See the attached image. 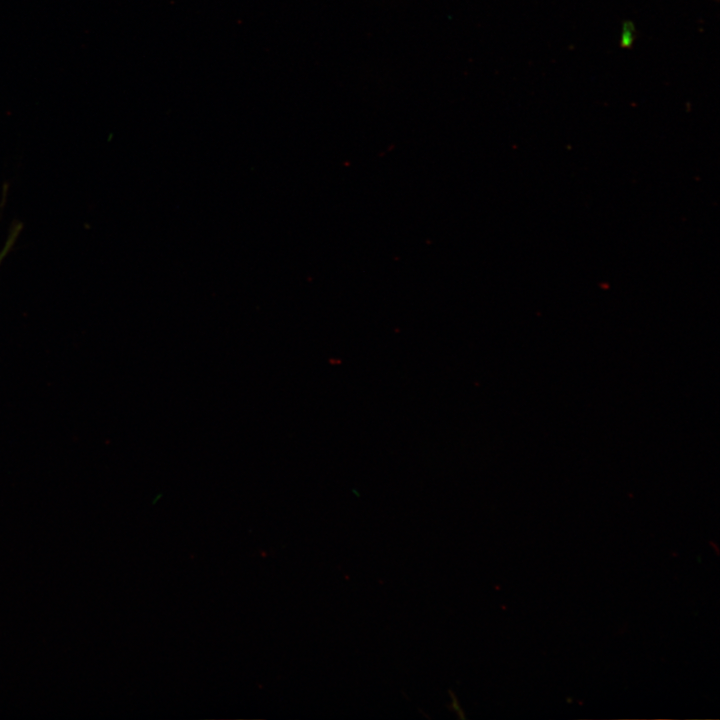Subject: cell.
<instances>
[{"label":"cell","instance_id":"obj_1","mask_svg":"<svg viewBox=\"0 0 720 720\" xmlns=\"http://www.w3.org/2000/svg\"><path fill=\"white\" fill-rule=\"evenodd\" d=\"M636 38V27L632 21H624L620 33V46L629 49L633 46Z\"/></svg>","mask_w":720,"mask_h":720},{"label":"cell","instance_id":"obj_2","mask_svg":"<svg viewBox=\"0 0 720 720\" xmlns=\"http://www.w3.org/2000/svg\"><path fill=\"white\" fill-rule=\"evenodd\" d=\"M19 227H16L12 233L10 234L9 238L7 239L3 249L0 252V265L2 261L4 260L5 256L8 254V252L11 250L14 242L16 241L17 235L19 233Z\"/></svg>","mask_w":720,"mask_h":720}]
</instances>
